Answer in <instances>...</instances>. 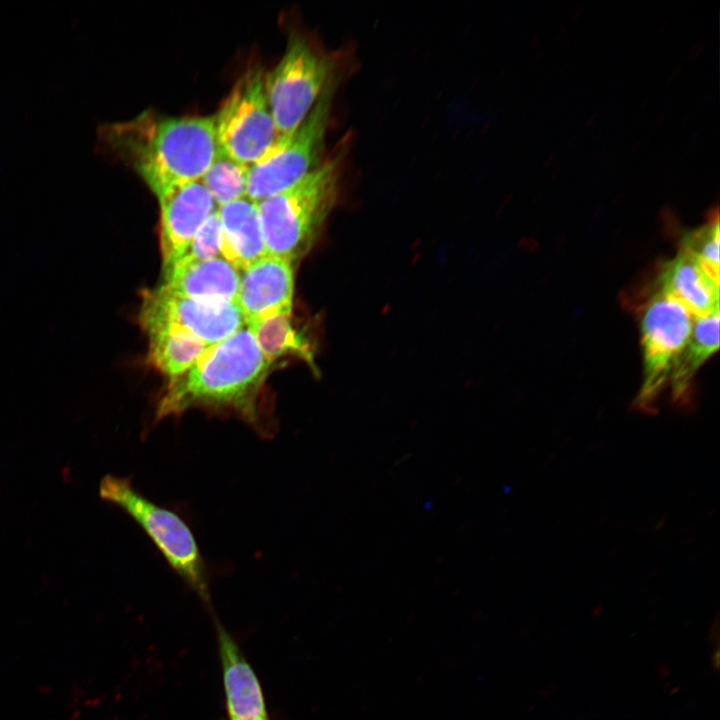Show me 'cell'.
Listing matches in <instances>:
<instances>
[{
  "label": "cell",
  "instance_id": "cell-2",
  "mask_svg": "<svg viewBox=\"0 0 720 720\" xmlns=\"http://www.w3.org/2000/svg\"><path fill=\"white\" fill-rule=\"evenodd\" d=\"M101 138L154 195L200 181L218 151L213 116L145 111L129 121L105 126Z\"/></svg>",
  "mask_w": 720,
  "mask_h": 720
},
{
  "label": "cell",
  "instance_id": "cell-16",
  "mask_svg": "<svg viewBox=\"0 0 720 720\" xmlns=\"http://www.w3.org/2000/svg\"><path fill=\"white\" fill-rule=\"evenodd\" d=\"M719 347V310L694 316L689 338L673 363L668 378L672 402L689 409L692 404L691 385L696 372Z\"/></svg>",
  "mask_w": 720,
  "mask_h": 720
},
{
  "label": "cell",
  "instance_id": "cell-4",
  "mask_svg": "<svg viewBox=\"0 0 720 720\" xmlns=\"http://www.w3.org/2000/svg\"><path fill=\"white\" fill-rule=\"evenodd\" d=\"M100 497L127 513L151 539L170 568L206 603L208 574L198 543L186 521L140 493L131 480L106 475Z\"/></svg>",
  "mask_w": 720,
  "mask_h": 720
},
{
  "label": "cell",
  "instance_id": "cell-17",
  "mask_svg": "<svg viewBox=\"0 0 720 720\" xmlns=\"http://www.w3.org/2000/svg\"><path fill=\"white\" fill-rule=\"evenodd\" d=\"M245 326L270 364L284 357H296L315 370L312 344L293 325L291 315H276Z\"/></svg>",
  "mask_w": 720,
  "mask_h": 720
},
{
  "label": "cell",
  "instance_id": "cell-19",
  "mask_svg": "<svg viewBox=\"0 0 720 720\" xmlns=\"http://www.w3.org/2000/svg\"><path fill=\"white\" fill-rule=\"evenodd\" d=\"M249 166L239 163L218 149L200 180L219 207L246 197Z\"/></svg>",
  "mask_w": 720,
  "mask_h": 720
},
{
  "label": "cell",
  "instance_id": "cell-1",
  "mask_svg": "<svg viewBox=\"0 0 720 720\" xmlns=\"http://www.w3.org/2000/svg\"><path fill=\"white\" fill-rule=\"evenodd\" d=\"M271 364L246 326L209 346L180 376L168 381L155 422L189 409L231 412L269 437L273 426L261 414L259 394Z\"/></svg>",
  "mask_w": 720,
  "mask_h": 720
},
{
  "label": "cell",
  "instance_id": "cell-8",
  "mask_svg": "<svg viewBox=\"0 0 720 720\" xmlns=\"http://www.w3.org/2000/svg\"><path fill=\"white\" fill-rule=\"evenodd\" d=\"M693 320L694 315L682 302L659 289L644 305L640 319L643 380L634 408L656 414V402L689 338Z\"/></svg>",
  "mask_w": 720,
  "mask_h": 720
},
{
  "label": "cell",
  "instance_id": "cell-3",
  "mask_svg": "<svg viewBox=\"0 0 720 720\" xmlns=\"http://www.w3.org/2000/svg\"><path fill=\"white\" fill-rule=\"evenodd\" d=\"M344 152L334 153L294 185L256 203L267 254L293 264L312 248L337 201Z\"/></svg>",
  "mask_w": 720,
  "mask_h": 720
},
{
  "label": "cell",
  "instance_id": "cell-6",
  "mask_svg": "<svg viewBox=\"0 0 720 720\" xmlns=\"http://www.w3.org/2000/svg\"><path fill=\"white\" fill-rule=\"evenodd\" d=\"M337 80L327 85L309 114L291 135L279 138L266 156L249 166L247 198L257 203L281 192L322 162Z\"/></svg>",
  "mask_w": 720,
  "mask_h": 720
},
{
  "label": "cell",
  "instance_id": "cell-10",
  "mask_svg": "<svg viewBox=\"0 0 720 720\" xmlns=\"http://www.w3.org/2000/svg\"><path fill=\"white\" fill-rule=\"evenodd\" d=\"M155 196L160 208V250L165 270L183 256L217 207L201 181L173 186Z\"/></svg>",
  "mask_w": 720,
  "mask_h": 720
},
{
  "label": "cell",
  "instance_id": "cell-7",
  "mask_svg": "<svg viewBox=\"0 0 720 720\" xmlns=\"http://www.w3.org/2000/svg\"><path fill=\"white\" fill-rule=\"evenodd\" d=\"M260 66L245 71L213 116L218 149L251 166L266 156L278 139Z\"/></svg>",
  "mask_w": 720,
  "mask_h": 720
},
{
  "label": "cell",
  "instance_id": "cell-18",
  "mask_svg": "<svg viewBox=\"0 0 720 720\" xmlns=\"http://www.w3.org/2000/svg\"><path fill=\"white\" fill-rule=\"evenodd\" d=\"M148 337L147 363L169 380L187 371L209 347L187 333L169 329L145 331Z\"/></svg>",
  "mask_w": 720,
  "mask_h": 720
},
{
  "label": "cell",
  "instance_id": "cell-21",
  "mask_svg": "<svg viewBox=\"0 0 720 720\" xmlns=\"http://www.w3.org/2000/svg\"><path fill=\"white\" fill-rule=\"evenodd\" d=\"M221 249L222 227L216 209L200 227L189 247L177 262L207 260L219 257L221 256Z\"/></svg>",
  "mask_w": 720,
  "mask_h": 720
},
{
  "label": "cell",
  "instance_id": "cell-13",
  "mask_svg": "<svg viewBox=\"0 0 720 720\" xmlns=\"http://www.w3.org/2000/svg\"><path fill=\"white\" fill-rule=\"evenodd\" d=\"M164 289L201 300L237 301L240 272L222 256L177 262L162 270Z\"/></svg>",
  "mask_w": 720,
  "mask_h": 720
},
{
  "label": "cell",
  "instance_id": "cell-15",
  "mask_svg": "<svg viewBox=\"0 0 720 720\" xmlns=\"http://www.w3.org/2000/svg\"><path fill=\"white\" fill-rule=\"evenodd\" d=\"M221 256L239 272L267 254L257 204L247 197L217 207Z\"/></svg>",
  "mask_w": 720,
  "mask_h": 720
},
{
  "label": "cell",
  "instance_id": "cell-20",
  "mask_svg": "<svg viewBox=\"0 0 720 720\" xmlns=\"http://www.w3.org/2000/svg\"><path fill=\"white\" fill-rule=\"evenodd\" d=\"M681 250L691 254L719 277V217L712 210L708 221L686 232L681 239Z\"/></svg>",
  "mask_w": 720,
  "mask_h": 720
},
{
  "label": "cell",
  "instance_id": "cell-12",
  "mask_svg": "<svg viewBox=\"0 0 720 720\" xmlns=\"http://www.w3.org/2000/svg\"><path fill=\"white\" fill-rule=\"evenodd\" d=\"M217 640L229 720H269L257 675L221 625L217 626Z\"/></svg>",
  "mask_w": 720,
  "mask_h": 720
},
{
  "label": "cell",
  "instance_id": "cell-5",
  "mask_svg": "<svg viewBox=\"0 0 720 720\" xmlns=\"http://www.w3.org/2000/svg\"><path fill=\"white\" fill-rule=\"evenodd\" d=\"M334 80H337L336 56L323 53L304 37L292 34L278 64L265 74V91L278 139L295 131Z\"/></svg>",
  "mask_w": 720,
  "mask_h": 720
},
{
  "label": "cell",
  "instance_id": "cell-11",
  "mask_svg": "<svg viewBox=\"0 0 720 720\" xmlns=\"http://www.w3.org/2000/svg\"><path fill=\"white\" fill-rule=\"evenodd\" d=\"M293 264L266 254L240 272L237 302L245 325L276 315H292Z\"/></svg>",
  "mask_w": 720,
  "mask_h": 720
},
{
  "label": "cell",
  "instance_id": "cell-14",
  "mask_svg": "<svg viewBox=\"0 0 720 720\" xmlns=\"http://www.w3.org/2000/svg\"><path fill=\"white\" fill-rule=\"evenodd\" d=\"M658 288L682 302L694 316L719 310V277L681 249L663 265Z\"/></svg>",
  "mask_w": 720,
  "mask_h": 720
},
{
  "label": "cell",
  "instance_id": "cell-9",
  "mask_svg": "<svg viewBox=\"0 0 720 720\" xmlns=\"http://www.w3.org/2000/svg\"><path fill=\"white\" fill-rule=\"evenodd\" d=\"M138 323L143 331L169 329L192 335L211 346L245 326L237 301L201 300L159 286L141 293Z\"/></svg>",
  "mask_w": 720,
  "mask_h": 720
}]
</instances>
